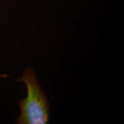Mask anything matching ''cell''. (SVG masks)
<instances>
[{
    "instance_id": "cell-2",
    "label": "cell",
    "mask_w": 124,
    "mask_h": 124,
    "mask_svg": "<svg viewBox=\"0 0 124 124\" xmlns=\"http://www.w3.org/2000/svg\"><path fill=\"white\" fill-rule=\"evenodd\" d=\"M8 75H5V74H4V75H2V74H0V78H6L7 77Z\"/></svg>"
},
{
    "instance_id": "cell-1",
    "label": "cell",
    "mask_w": 124,
    "mask_h": 124,
    "mask_svg": "<svg viewBox=\"0 0 124 124\" xmlns=\"http://www.w3.org/2000/svg\"><path fill=\"white\" fill-rule=\"evenodd\" d=\"M25 84L27 97L19 101L21 114L16 123L46 124L49 122V105L47 97L40 86L32 69H26L18 79Z\"/></svg>"
}]
</instances>
